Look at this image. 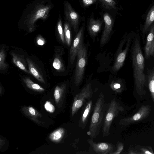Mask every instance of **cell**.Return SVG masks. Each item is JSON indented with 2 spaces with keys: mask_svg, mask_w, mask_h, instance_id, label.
<instances>
[{
  "mask_svg": "<svg viewBox=\"0 0 154 154\" xmlns=\"http://www.w3.org/2000/svg\"><path fill=\"white\" fill-rule=\"evenodd\" d=\"M131 57L135 90L137 94L142 97L146 94L144 88L146 76L144 72L145 59L141 48L140 39L137 37L133 39Z\"/></svg>",
  "mask_w": 154,
  "mask_h": 154,
  "instance_id": "6da1fadb",
  "label": "cell"
},
{
  "mask_svg": "<svg viewBox=\"0 0 154 154\" xmlns=\"http://www.w3.org/2000/svg\"><path fill=\"white\" fill-rule=\"evenodd\" d=\"M107 104L105 101L104 95L101 92L94 106L89 129L87 132L91 139H94L99 134L103 121Z\"/></svg>",
  "mask_w": 154,
  "mask_h": 154,
  "instance_id": "7a4b0ae2",
  "label": "cell"
},
{
  "mask_svg": "<svg viewBox=\"0 0 154 154\" xmlns=\"http://www.w3.org/2000/svg\"><path fill=\"white\" fill-rule=\"evenodd\" d=\"M31 11L24 19V22L29 32H32L35 29V24L39 20H45L51 10L50 5L42 2H34Z\"/></svg>",
  "mask_w": 154,
  "mask_h": 154,
  "instance_id": "3957f363",
  "label": "cell"
},
{
  "mask_svg": "<svg viewBox=\"0 0 154 154\" xmlns=\"http://www.w3.org/2000/svg\"><path fill=\"white\" fill-rule=\"evenodd\" d=\"M124 108L115 99H113L107 104L103 124L102 134L103 137L110 135V130L112 122L120 112H123Z\"/></svg>",
  "mask_w": 154,
  "mask_h": 154,
  "instance_id": "277c9868",
  "label": "cell"
},
{
  "mask_svg": "<svg viewBox=\"0 0 154 154\" xmlns=\"http://www.w3.org/2000/svg\"><path fill=\"white\" fill-rule=\"evenodd\" d=\"M77 57L74 78V83L76 86L79 85L83 80L86 63L87 50L84 44L79 48Z\"/></svg>",
  "mask_w": 154,
  "mask_h": 154,
  "instance_id": "5b68a950",
  "label": "cell"
},
{
  "mask_svg": "<svg viewBox=\"0 0 154 154\" xmlns=\"http://www.w3.org/2000/svg\"><path fill=\"white\" fill-rule=\"evenodd\" d=\"M93 94L90 83L87 85L75 96L71 109V116H73L91 98Z\"/></svg>",
  "mask_w": 154,
  "mask_h": 154,
  "instance_id": "8992f818",
  "label": "cell"
},
{
  "mask_svg": "<svg viewBox=\"0 0 154 154\" xmlns=\"http://www.w3.org/2000/svg\"><path fill=\"white\" fill-rule=\"evenodd\" d=\"M132 38L125 36L121 41L117 51L116 59L112 67L113 71H118L123 66L129 49Z\"/></svg>",
  "mask_w": 154,
  "mask_h": 154,
  "instance_id": "52a82bcc",
  "label": "cell"
},
{
  "mask_svg": "<svg viewBox=\"0 0 154 154\" xmlns=\"http://www.w3.org/2000/svg\"><path fill=\"white\" fill-rule=\"evenodd\" d=\"M151 111V106L142 105L133 115L121 119L119 122V124L121 126H126L143 120L148 116Z\"/></svg>",
  "mask_w": 154,
  "mask_h": 154,
  "instance_id": "ba28073f",
  "label": "cell"
},
{
  "mask_svg": "<svg viewBox=\"0 0 154 154\" xmlns=\"http://www.w3.org/2000/svg\"><path fill=\"white\" fill-rule=\"evenodd\" d=\"M84 31V26L83 25L75 36L69 51L70 63L72 64L74 63L79 48L83 45Z\"/></svg>",
  "mask_w": 154,
  "mask_h": 154,
  "instance_id": "9c48e42d",
  "label": "cell"
},
{
  "mask_svg": "<svg viewBox=\"0 0 154 154\" xmlns=\"http://www.w3.org/2000/svg\"><path fill=\"white\" fill-rule=\"evenodd\" d=\"M64 12L66 19L72 26L74 31L78 32L79 16L67 1L64 2Z\"/></svg>",
  "mask_w": 154,
  "mask_h": 154,
  "instance_id": "30bf717a",
  "label": "cell"
},
{
  "mask_svg": "<svg viewBox=\"0 0 154 154\" xmlns=\"http://www.w3.org/2000/svg\"><path fill=\"white\" fill-rule=\"evenodd\" d=\"M93 151L97 154H111L116 150V147L112 144L105 142L96 143L92 139H88L87 140Z\"/></svg>",
  "mask_w": 154,
  "mask_h": 154,
  "instance_id": "8fae6325",
  "label": "cell"
},
{
  "mask_svg": "<svg viewBox=\"0 0 154 154\" xmlns=\"http://www.w3.org/2000/svg\"><path fill=\"white\" fill-rule=\"evenodd\" d=\"M103 17L105 26L100 41L101 47H103L109 41L113 25L112 18L109 14L107 13L104 14Z\"/></svg>",
  "mask_w": 154,
  "mask_h": 154,
  "instance_id": "7c38bea8",
  "label": "cell"
},
{
  "mask_svg": "<svg viewBox=\"0 0 154 154\" xmlns=\"http://www.w3.org/2000/svg\"><path fill=\"white\" fill-rule=\"evenodd\" d=\"M144 50L146 59L149 58L151 56L154 57V24L151 26L147 36Z\"/></svg>",
  "mask_w": 154,
  "mask_h": 154,
  "instance_id": "4fadbf2b",
  "label": "cell"
},
{
  "mask_svg": "<svg viewBox=\"0 0 154 154\" xmlns=\"http://www.w3.org/2000/svg\"><path fill=\"white\" fill-rule=\"evenodd\" d=\"M93 100H90L85 103L82 109L79 122V126L82 129L85 128L92 107Z\"/></svg>",
  "mask_w": 154,
  "mask_h": 154,
  "instance_id": "5bb4252c",
  "label": "cell"
},
{
  "mask_svg": "<svg viewBox=\"0 0 154 154\" xmlns=\"http://www.w3.org/2000/svg\"><path fill=\"white\" fill-rule=\"evenodd\" d=\"M102 25V22L100 20L91 18L88 25V31L92 37L95 36L100 31Z\"/></svg>",
  "mask_w": 154,
  "mask_h": 154,
  "instance_id": "9a60e30c",
  "label": "cell"
},
{
  "mask_svg": "<svg viewBox=\"0 0 154 154\" xmlns=\"http://www.w3.org/2000/svg\"><path fill=\"white\" fill-rule=\"evenodd\" d=\"M26 60L30 74L39 82L45 83L43 77L32 61L29 58H26Z\"/></svg>",
  "mask_w": 154,
  "mask_h": 154,
  "instance_id": "2e32d148",
  "label": "cell"
},
{
  "mask_svg": "<svg viewBox=\"0 0 154 154\" xmlns=\"http://www.w3.org/2000/svg\"><path fill=\"white\" fill-rule=\"evenodd\" d=\"M22 109L25 115L36 122H38V119L42 117V114L32 106H24Z\"/></svg>",
  "mask_w": 154,
  "mask_h": 154,
  "instance_id": "e0dca14e",
  "label": "cell"
},
{
  "mask_svg": "<svg viewBox=\"0 0 154 154\" xmlns=\"http://www.w3.org/2000/svg\"><path fill=\"white\" fill-rule=\"evenodd\" d=\"M66 89V85L63 84L61 86L57 85L55 88L54 96L57 104H58L64 97Z\"/></svg>",
  "mask_w": 154,
  "mask_h": 154,
  "instance_id": "ac0fdd59",
  "label": "cell"
},
{
  "mask_svg": "<svg viewBox=\"0 0 154 154\" xmlns=\"http://www.w3.org/2000/svg\"><path fill=\"white\" fill-rule=\"evenodd\" d=\"M11 54L12 56L13 63L20 69L30 74L29 71H28L26 68L25 61L21 56L14 52H12Z\"/></svg>",
  "mask_w": 154,
  "mask_h": 154,
  "instance_id": "d6986e66",
  "label": "cell"
},
{
  "mask_svg": "<svg viewBox=\"0 0 154 154\" xmlns=\"http://www.w3.org/2000/svg\"><path fill=\"white\" fill-rule=\"evenodd\" d=\"M65 130L63 128H60L52 132L49 135V138L54 142H59L62 139L64 134Z\"/></svg>",
  "mask_w": 154,
  "mask_h": 154,
  "instance_id": "ffe728a7",
  "label": "cell"
},
{
  "mask_svg": "<svg viewBox=\"0 0 154 154\" xmlns=\"http://www.w3.org/2000/svg\"><path fill=\"white\" fill-rule=\"evenodd\" d=\"M149 88L152 99L154 103V67L148 71Z\"/></svg>",
  "mask_w": 154,
  "mask_h": 154,
  "instance_id": "44dd1931",
  "label": "cell"
},
{
  "mask_svg": "<svg viewBox=\"0 0 154 154\" xmlns=\"http://www.w3.org/2000/svg\"><path fill=\"white\" fill-rule=\"evenodd\" d=\"M154 21V5L149 11L146 16L145 24L143 28V32L145 33Z\"/></svg>",
  "mask_w": 154,
  "mask_h": 154,
  "instance_id": "7402d4cb",
  "label": "cell"
},
{
  "mask_svg": "<svg viewBox=\"0 0 154 154\" xmlns=\"http://www.w3.org/2000/svg\"><path fill=\"white\" fill-rule=\"evenodd\" d=\"M23 80L28 88L37 92H42L44 91V88L39 85L33 82L29 78H24Z\"/></svg>",
  "mask_w": 154,
  "mask_h": 154,
  "instance_id": "603a6c76",
  "label": "cell"
},
{
  "mask_svg": "<svg viewBox=\"0 0 154 154\" xmlns=\"http://www.w3.org/2000/svg\"><path fill=\"white\" fill-rule=\"evenodd\" d=\"M64 31L65 42L67 46H69L71 43L72 37L70 24L68 22L64 23Z\"/></svg>",
  "mask_w": 154,
  "mask_h": 154,
  "instance_id": "cb8c5ba5",
  "label": "cell"
},
{
  "mask_svg": "<svg viewBox=\"0 0 154 154\" xmlns=\"http://www.w3.org/2000/svg\"><path fill=\"white\" fill-rule=\"evenodd\" d=\"M112 90L116 93H122L124 89V86L121 81H112L110 85Z\"/></svg>",
  "mask_w": 154,
  "mask_h": 154,
  "instance_id": "d4e9b609",
  "label": "cell"
},
{
  "mask_svg": "<svg viewBox=\"0 0 154 154\" xmlns=\"http://www.w3.org/2000/svg\"><path fill=\"white\" fill-rule=\"evenodd\" d=\"M52 65L54 68L57 70L62 71L65 70L63 63L60 57L58 56L54 58Z\"/></svg>",
  "mask_w": 154,
  "mask_h": 154,
  "instance_id": "484cf974",
  "label": "cell"
},
{
  "mask_svg": "<svg viewBox=\"0 0 154 154\" xmlns=\"http://www.w3.org/2000/svg\"><path fill=\"white\" fill-rule=\"evenodd\" d=\"M57 29L60 37L63 43L65 42L64 31L63 30L62 20L60 17H59L57 23Z\"/></svg>",
  "mask_w": 154,
  "mask_h": 154,
  "instance_id": "4316f807",
  "label": "cell"
},
{
  "mask_svg": "<svg viewBox=\"0 0 154 154\" xmlns=\"http://www.w3.org/2000/svg\"><path fill=\"white\" fill-rule=\"evenodd\" d=\"M140 154H153L154 153L151 146L137 145L136 147Z\"/></svg>",
  "mask_w": 154,
  "mask_h": 154,
  "instance_id": "83f0119b",
  "label": "cell"
},
{
  "mask_svg": "<svg viewBox=\"0 0 154 154\" xmlns=\"http://www.w3.org/2000/svg\"><path fill=\"white\" fill-rule=\"evenodd\" d=\"M103 6L108 9L116 8V3L114 0H99Z\"/></svg>",
  "mask_w": 154,
  "mask_h": 154,
  "instance_id": "f1b7e54d",
  "label": "cell"
},
{
  "mask_svg": "<svg viewBox=\"0 0 154 154\" xmlns=\"http://www.w3.org/2000/svg\"><path fill=\"white\" fill-rule=\"evenodd\" d=\"M5 54L3 49H1L0 52V69L4 70L7 68L8 64L5 62Z\"/></svg>",
  "mask_w": 154,
  "mask_h": 154,
  "instance_id": "f546056e",
  "label": "cell"
},
{
  "mask_svg": "<svg viewBox=\"0 0 154 154\" xmlns=\"http://www.w3.org/2000/svg\"><path fill=\"white\" fill-rule=\"evenodd\" d=\"M44 107L47 111L50 113L54 112L55 110V106L49 101H47L45 102Z\"/></svg>",
  "mask_w": 154,
  "mask_h": 154,
  "instance_id": "4dcf8cb0",
  "label": "cell"
},
{
  "mask_svg": "<svg viewBox=\"0 0 154 154\" xmlns=\"http://www.w3.org/2000/svg\"><path fill=\"white\" fill-rule=\"evenodd\" d=\"M124 148V144L121 142H118L117 143V149L111 154H119L122 151Z\"/></svg>",
  "mask_w": 154,
  "mask_h": 154,
  "instance_id": "1f68e13d",
  "label": "cell"
},
{
  "mask_svg": "<svg viewBox=\"0 0 154 154\" xmlns=\"http://www.w3.org/2000/svg\"><path fill=\"white\" fill-rule=\"evenodd\" d=\"M82 1L84 6L86 7L95 3L97 0H82Z\"/></svg>",
  "mask_w": 154,
  "mask_h": 154,
  "instance_id": "d6a6232c",
  "label": "cell"
},
{
  "mask_svg": "<svg viewBox=\"0 0 154 154\" xmlns=\"http://www.w3.org/2000/svg\"><path fill=\"white\" fill-rule=\"evenodd\" d=\"M36 40L37 43L38 45L42 46L45 43V39L40 35L37 37Z\"/></svg>",
  "mask_w": 154,
  "mask_h": 154,
  "instance_id": "836d02e7",
  "label": "cell"
},
{
  "mask_svg": "<svg viewBox=\"0 0 154 154\" xmlns=\"http://www.w3.org/2000/svg\"><path fill=\"white\" fill-rule=\"evenodd\" d=\"M128 153L129 154H140L138 151L133 149H129Z\"/></svg>",
  "mask_w": 154,
  "mask_h": 154,
  "instance_id": "e575fe53",
  "label": "cell"
}]
</instances>
